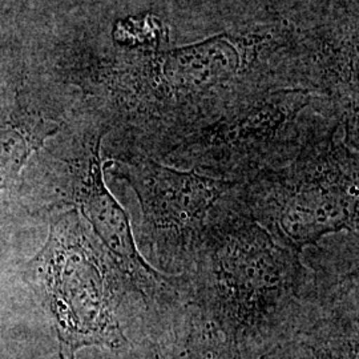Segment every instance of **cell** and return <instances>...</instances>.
Masks as SVG:
<instances>
[{
	"instance_id": "cell-2",
	"label": "cell",
	"mask_w": 359,
	"mask_h": 359,
	"mask_svg": "<svg viewBox=\"0 0 359 359\" xmlns=\"http://www.w3.org/2000/svg\"><path fill=\"white\" fill-rule=\"evenodd\" d=\"M23 276L51 317L60 358L75 359L84 347L128 345L118 311L139 295L76 209L52 216L47 240Z\"/></svg>"
},
{
	"instance_id": "cell-3",
	"label": "cell",
	"mask_w": 359,
	"mask_h": 359,
	"mask_svg": "<svg viewBox=\"0 0 359 359\" xmlns=\"http://www.w3.org/2000/svg\"><path fill=\"white\" fill-rule=\"evenodd\" d=\"M250 217L302 255L323 238L358 231V161L329 132L283 167L243 182Z\"/></svg>"
},
{
	"instance_id": "cell-6",
	"label": "cell",
	"mask_w": 359,
	"mask_h": 359,
	"mask_svg": "<svg viewBox=\"0 0 359 359\" xmlns=\"http://www.w3.org/2000/svg\"><path fill=\"white\" fill-rule=\"evenodd\" d=\"M297 338L314 359H358V301L316 304Z\"/></svg>"
},
{
	"instance_id": "cell-5",
	"label": "cell",
	"mask_w": 359,
	"mask_h": 359,
	"mask_svg": "<svg viewBox=\"0 0 359 359\" xmlns=\"http://www.w3.org/2000/svg\"><path fill=\"white\" fill-rule=\"evenodd\" d=\"M107 132L97 129L86 136L80 154L67 163V170L50 193L48 206L53 210L76 209L148 308L177 294V290L173 276L156 269L142 256L127 210L104 181L100 148Z\"/></svg>"
},
{
	"instance_id": "cell-7",
	"label": "cell",
	"mask_w": 359,
	"mask_h": 359,
	"mask_svg": "<svg viewBox=\"0 0 359 359\" xmlns=\"http://www.w3.org/2000/svg\"><path fill=\"white\" fill-rule=\"evenodd\" d=\"M60 124L16 107L0 118V191L11 188L32 154L57 133Z\"/></svg>"
},
{
	"instance_id": "cell-4",
	"label": "cell",
	"mask_w": 359,
	"mask_h": 359,
	"mask_svg": "<svg viewBox=\"0 0 359 359\" xmlns=\"http://www.w3.org/2000/svg\"><path fill=\"white\" fill-rule=\"evenodd\" d=\"M140 206V240L154 268L179 276L206 237L245 206L243 182L137 156L111 163ZM149 261V264H151Z\"/></svg>"
},
{
	"instance_id": "cell-8",
	"label": "cell",
	"mask_w": 359,
	"mask_h": 359,
	"mask_svg": "<svg viewBox=\"0 0 359 359\" xmlns=\"http://www.w3.org/2000/svg\"><path fill=\"white\" fill-rule=\"evenodd\" d=\"M256 359H314V357L302 341L293 338L270 348Z\"/></svg>"
},
{
	"instance_id": "cell-1",
	"label": "cell",
	"mask_w": 359,
	"mask_h": 359,
	"mask_svg": "<svg viewBox=\"0 0 359 359\" xmlns=\"http://www.w3.org/2000/svg\"><path fill=\"white\" fill-rule=\"evenodd\" d=\"M175 283L200 321L246 359L295 338L308 317L311 273L302 255L248 210L219 224Z\"/></svg>"
}]
</instances>
